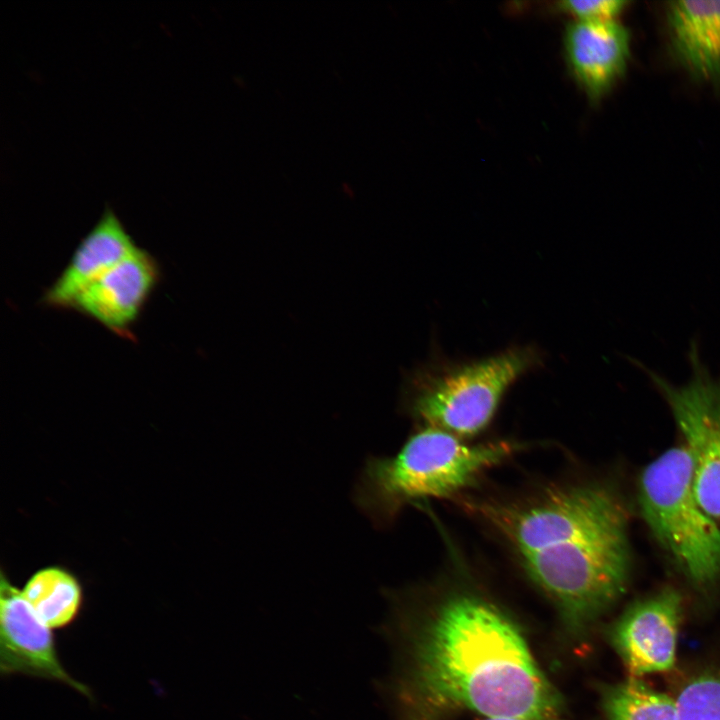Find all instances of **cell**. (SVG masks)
<instances>
[{
  "instance_id": "6da1fadb",
  "label": "cell",
  "mask_w": 720,
  "mask_h": 720,
  "mask_svg": "<svg viewBox=\"0 0 720 720\" xmlns=\"http://www.w3.org/2000/svg\"><path fill=\"white\" fill-rule=\"evenodd\" d=\"M401 662L390 686L396 720L553 717L562 706L518 625L498 605L457 591L427 609L393 601Z\"/></svg>"
},
{
  "instance_id": "7a4b0ae2",
  "label": "cell",
  "mask_w": 720,
  "mask_h": 720,
  "mask_svg": "<svg viewBox=\"0 0 720 720\" xmlns=\"http://www.w3.org/2000/svg\"><path fill=\"white\" fill-rule=\"evenodd\" d=\"M507 545L569 632L583 633L624 592L625 511L597 484H552L515 499L463 500Z\"/></svg>"
},
{
  "instance_id": "3957f363",
  "label": "cell",
  "mask_w": 720,
  "mask_h": 720,
  "mask_svg": "<svg viewBox=\"0 0 720 720\" xmlns=\"http://www.w3.org/2000/svg\"><path fill=\"white\" fill-rule=\"evenodd\" d=\"M521 449L511 441L469 443L423 426L391 457H369L354 491L361 511L377 528L389 526L408 503L454 496Z\"/></svg>"
},
{
  "instance_id": "277c9868",
  "label": "cell",
  "mask_w": 720,
  "mask_h": 720,
  "mask_svg": "<svg viewBox=\"0 0 720 720\" xmlns=\"http://www.w3.org/2000/svg\"><path fill=\"white\" fill-rule=\"evenodd\" d=\"M541 358L532 347H514L469 363L426 367L412 376L406 403L425 426L462 439L481 433L507 389Z\"/></svg>"
},
{
  "instance_id": "5b68a950",
  "label": "cell",
  "mask_w": 720,
  "mask_h": 720,
  "mask_svg": "<svg viewBox=\"0 0 720 720\" xmlns=\"http://www.w3.org/2000/svg\"><path fill=\"white\" fill-rule=\"evenodd\" d=\"M638 496L650 530L687 579L701 587L716 582L720 578V526L697 500L693 463L684 444L646 466Z\"/></svg>"
},
{
  "instance_id": "8992f818",
  "label": "cell",
  "mask_w": 720,
  "mask_h": 720,
  "mask_svg": "<svg viewBox=\"0 0 720 720\" xmlns=\"http://www.w3.org/2000/svg\"><path fill=\"white\" fill-rule=\"evenodd\" d=\"M687 358L691 376L678 386L640 360L628 357L671 410L692 459L697 500L706 513L720 520V375L713 376L702 361L697 339L690 341Z\"/></svg>"
},
{
  "instance_id": "52a82bcc",
  "label": "cell",
  "mask_w": 720,
  "mask_h": 720,
  "mask_svg": "<svg viewBox=\"0 0 720 720\" xmlns=\"http://www.w3.org/2000/svg\"><path fill=\"white\" fill-rule=\"evenodd\" d=\"M52 630L5 574L0 581V672L65 684L93 699L89 686L63 666Z\"/></svg>"
},
{
  "instance_id": "ba28073f",
  "label": "cell",
  "mask_w": 720,
  "mask_h": 720,
  "mask_svg": "<svg viewBox=\"0 0 720 720\" xmlns=\"http://www.w3.org/2000/svg\"><path fill=\"white\" fill-rule=\"evenodd\" d=\"M681 613L680 594L666 588L631 605L614 623L610 641L633 676L673 668Z\"/></svg>"
},
{
  "instance_id": "9c48e42d",
  "label": "cell",
  "mask_w": 720,
  "mask_h": 720,
  "mask_svg": "<svg viewBox=\"0 0 720 720\" xmlns=\"http://www.w3.org/2000/svg\"><path fill=\"white\" fill-rule=\"evenodd\" d=\"M155 259L137 248L132 254L84 288L70 308L101 323L121 337L130 329L159 280Z\"/></svg>"
},
{
  "instance_id": "30bf717a",
  "label": "cell",
  "mask_w": 720,
  "mask_h": 720,
  "mask_svg": "<svg viewBox=\"0 0 720 720\" xmlns=\"http://www.w3.org/2000/svg\"><path fill=\"white\" fill-rule=\"evenodd\" d=\"M630 31L616 19L575 20L564 31L570 73L592 100L605 95L626 71Z\"/></svg>"
},
{
  "instance_id": "8fae6325",
  "label": "cell",
  "mask_w": 720,
  "mask_h": 720,
  "mask_svg": "<svg viewBox=\"0 0 720 720\" xmlns=\"http://www.w3.org/2000/svg\"><path fill=\"white\" fill-rule=\"evenodd\" d=\"M137 248L114 211L106 207L94 227L81 240L68 265L46 290L43 303L70 308L84 288Z\"/></svg>"
},
{
  "instance_id": "7c38bea8",
  "label": "cell",
  "mask_w": 720,
  "mask_h": 720,
  "mask_svg": "<svg viewBox=\"0 0 720 720\" xmlns=\"http://www.w3.org/2000/svg\"><path fill=\"white\" fill-rule=\"evenodd\" d=\"M672 51L695 78L720 83V1H672L667 6Z\"/></svg>"
},
{
  "instance_id": "4fadbf2b",
  "label": "cell",
  "mask_w": 720,
  "mask_h": 720,
  "mask_svg": "<svg viewBox=\"0 0 720 720\" xmlns=\"http://www.w3.org/2000/svg\"><path fill=\"white\" fill-rule=\"evenodd\" d=\"M22 594L38 616L52 629L71 626L83 606V590L68 570L49 566L37 570L26 581Z\"/></svg>"
},
{
  "instance_id": "5bb4252c",
  "label": "cell",
  "mask_w": 720,
  "mask_h": 720,
  "mask_svg": "<svg viewBox=\"0 0 720 720\" xmlns=\"http://www.w3.org/2000/svg\"><path fill=\"white\" fill-rule=\"evenodd\" d=\"M602 708L605 720H677L675 698L634 678L604 688Z\"/></svg>"
},
{
  "instance_id": "9a60e30c",
  "label": "cell",
  "mask_w": 720,
  "mask_h": 720,
  "mask_svg": "<svg viewBox=\"0 0 720 720\" xmlns=\"http://www.w3.org/2000/svg\"><path fill=\"white\" fill-rule=\"evenodd\" d=\"M675 700L677 720H720V666L692 676Z\"/></svg>"
},
{
  "instance_id": "2e32d148",
  "label": "cell",
  "mask_w": 720,
  "mask_h": 720,
  "mask_svg": "<svg viewBox=\"0 0 720 720\" xmlns=\"http://www.w3.org/2000/svg\"><path fill=\"white\" fill-rule=\"evenodd\" d=\"M629 4L626 0H567L558 9L577 17V20H614Z\"/></svg>"
},
{
  "instance_id": "e0dca14e",
  "label": "cell",
  "mask_w": 720,
  "mask_h": 720,
  "mask_svg": "<svg viewBox=\"0 0 720 720\" xmlns=\"http://www.w3.org/2000/svg\"><path fill=\"white\" fill-rule=\"evenodd\" d=\"M485 720H562L559 719L557 716L553 717H499V718H487Z\"/></svg>"
}]
</instances>
